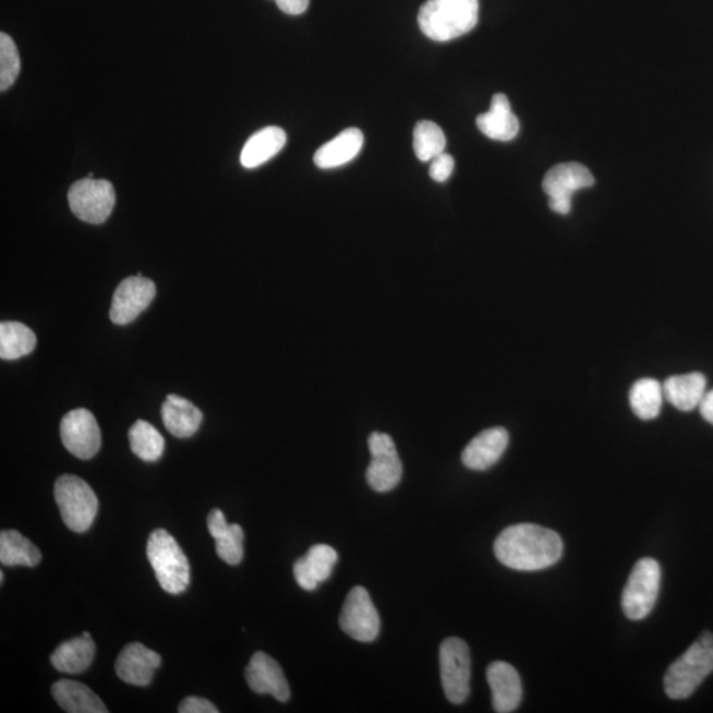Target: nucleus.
<instances>
[{
    "label": "nucleus",
    "mask_w": 713,
    "mask_h": 713,
    "mask_svg": "<svg viewBox=\"0 0 713 713\" xmlns=\"http://www.w3.org/2000/svg\"><path fill=\"white\" fill-rule=\"evenodd\" d=\"M494 554L516 571H541L560 560L563 542L553 530L533 523L515 524L498 535Z\"/></svg>",
    "instance_id": "f257e3e1"
},
{
    "label": "nucleus",
    "mask_w": 713,
    "mask_h": 713,
    "mask_svg": "<svg viewBox=\"0 0 713 713\" xmlns=\"http://www.w3.org/2000/svg\"><path fill=\"white\" fill-rule=\"evenodd\" d=\"M479 9V0H427L419 10V27L434 41L458 39L478 26Z\"/></svg>",
    "instance_id": "f03ea898"
},
{
    "label": "nucleus",
    "mask_w": 713,
    "mask_h": 713,
    "mask_svg": "<svg viewBox=\"0 0 713 713\" xmlns=\"http://www.w3.org/2000/svg\"><path fill=\"white\" fill-rule=\"evenodd\" d=\"M713 673V635L703 633L673 663L665 675V691L675 700L687 699Z\"/></svg>",
    "instance_id": "7ed1b4c3"
},
{
    "label": "nucleus",
    "mask_w": 713,
    "mask_h": 713,
    "mask_svg": "<svg viewBox=\"0 0 713 713\" xmlns=\"http://www.w3.org/2000/svg\"><path fill=\"white\" fill-rule=\"evenodd\" d=\"M147 558L152 563L162 591L179 594L190 585V561L168 531L159 529L149 535Z\"/></svg>",
    "instance_id": "20e7f679"
},
{
    "label": "nucleus",
    "mask_w": 713,
    "mask_h": 713,
    "mask_svg": "<svg viewBox=\"0 0 713 713\" xmlns=\"http://www.w3.org/2000/svg\"><path fill=\"white\" fill-rule=\"evenodd\" d=\"M55 499L62 521L74 533H85L97 517L99 503L96 493L83 479L73 474L56 480Z\"/></svg>",
    "instance_id": "39448f33"
},
{
    "label": "nucleus",
    "mask_w": 713,
    "mask_h": 713,
    "mask_svg": "<svg viewBox=\"0 0 713 713\" xmlns=\"http://www.w3.org/2000/svg\"><path fill=\"white\" fill-rule=\"evenodd\" d=\"M661 567L650 558L638 560L623 593V611L629 620H642L650 615L658 599Z\"/></svg>",
    "instance_id": "423d86ee"
},
{
    "label": "nucleus",
    "mask_w": 713,
    "mask_h": 713,
    "mask_svg": "<svg viewBox=\"0 0 713 713\" xmlns=\"http://www.w3.org/2000/svg\"><path fill=\"white\" fill-rule=\"evenodd\" d=\"M444 692L450 703H464L471 693V652L458 637L444 640L439 650Z\"/></svg>",
    "instance_id": "0eeeda50"
},
{
    "label": "nucleus",
    "mask_w": 713,
    "mask_h": 713,
    "mask_svg": "<svg viewBox=\"0 0 713 713\" xmlns=\"http://www.w3.org/2000/svg\"><path fill=\"white\" fill-rule=\"evenodd\" d=\"M68 203L81 221L99 225L111 215L116 205L114 186L108 180L86 178L76 181L68 192Z\"/></svg>",
    "instance_id": "6e6552de"
},
{
    "label": "nucleus",
    "mask_w": 713,
    "mask_h": 713,
    "mask_svg": "<svg viewBox=\"0 0 713 713\" xmlns=\"http://www.w3.org/2000/svg\"><path fill=\"white\" fill-rule=\"evenodd\" d=\"M594 184L590 170L580 162H561L546 173L543 179V191L549 198V208L558 215L566 216L571 212V200L575 193Z\"/></svg>",
    "instance_id": "1a4fd4ad"
},
{
    "label": "nucleus",
    "mask_w": 713,
    "mask_h": 713,
    "mask_svg": "<svg viewBox=\"0 0 713 713\" xmlns=\"http://www.w3.org/2000/svg\"><path fill=\"white\" fill-rule=\"evenodd\" d=\"M368 450L372 461L366 471L367 484L378 493L392 491L398 486L403 474L396 443L390 435L373 433L368 436Z\"/></svg>",
    "instance_id": "9d476101"
},
{
    "label": "nucleus",
    "mask_w": 713,
    "mask_h": 713,
    "mask_svg": "<svg viewBox=\"0 0 713 713\" xmlns=\"http://www.w3.org/2000/svg\"><path fill=\"white\" fill-rule=\"evenodd\" d=\"M340 627L359 642H373L379 635L380 621L371 594L364 587H354L342 605Z\"/></svg>",
    "instance_id": "9b49d317"
},
{
    "label": "nucleus",
    "mask_w": 713,
    "mask_h": 713,
    "mask_svg": "<svg viewBox=\"0 0 713 713\" xmlns=\"http://www.w3.org/2000/svg\"><path fill=\"white\" fill-rule=\"evenodd\" d=\"M62 444L73 456L89 460L101 449V430L89 410L76 409L62 418L60 424Z\"/></svg>",
    "instance_id": "f8f14e48"
},
{
    "label": "nucleus",
    "mask_w": 713,
    "mask_h": 713,
    "mask_svg": "<svg viewBox=\"0 0 713 713\" xmlns=\"http://www.w3.org/2000/svg\"><path fill=\"white\" fill-rule=\"evenodd\" d=\"M156 297V286L152 279L141 275L123 279L112 297L110 321L117 325L133 323L146 311Z\"/></svg>",
    "instance_id": "ddd939ff"
},
{
    "label": "nucleus",
    "mask_w": 713,
    "mask_h": 713,
    "mask_svg": "<svg viewBox=\"0 0 713 713\" xmlns=\"http://www.w3.org/2000/svg\"><path fill=\"white\" fill-rule=\"evenodd\" d=\"M245 678L247 685L259 696L274 697L285 703L291 697L290 685L283 670L273 656L264 652L255 653L246 667Z\"/></svg>",
    "instance_id": "4468645a"
},
{
    "label": "nucleus",
    "mask_w": 713,
    "mask_h": 713,
    "mask_svg": "<svg viewBox=\"0 0 713 713\" xmlns=\"http://www.w3.org/2000/svg\"><path fill=\"white\" fill-rule=\"evenodd\" d=\"M160 663V655L154 650L140 642H131L118 655L116 673L124 684L146 687L152 684L154 673Z\"/></svg>",
    "instance_id": "2eb2a0df"
},
{
    "label": "nucleus",
    "mask_w": 713,
    "mask_h": 713,
    "mask_svg": "<svg viewBox=\"0 0 713 713\" xmlns=\"http://www.w3.org/2000/svg\"><path fill=\"white\" fill-rule=\"evenodd\" d=\"M487 684L492 690L494 711L509 713L521 704L522 681L516 668L506 662H493L486 670Z\"/></svg>",
    "instance_id": "dca6fc26"
},
{
    "label": "nucleus",
    "mask_w": 713,
    "mask_h": 713,
    "mask_svg": "<svg viewBox=\"0 0 713 713\" xmlns=\"http://www.w3.org/2000/svg\"><path fill=\"white\" fill-rule=\"evenodd\" d=\"M508 444L509 434L505 428L485 430L466 447L461 455L462 464L472 471H486L503 458Z\"/></svg>",
    "instance_id": "f3484780"
},
{
    "label": "nucleus",
    "mask_w": 713,
    "mask_h": 713,
    "mask_svg": "<svg viewBox=\"0 0 713 713\" xmlns=\"http://www.w3.org/2000/svg\"><path fill=\"white\" fill-rule=\"evenodd\" d=\"M339 555L328 544H315L303 558L293 565L298 584L305 591H315L317 585L330 578Z\"/></svg>",
    "instance_id": "a211bd4d"
},
{
    "label": "nucleus",
    "mask_w": 713,
    "mask_h": 713,
    "mask_svg": "<svg viewBox=\"0 0 713 713\" xmlns=\"http://www.w3.org/2000/svg\"><path fill=\"white\" fill-rule=\"evenodd\" d=\"M478 128L493 141L510 142L519 133V121L511 111L509 98L503 93L492 98L491 109L475 119Z\"/></svg>",
    "instance_id": "6ab92c4d"
},
{
    "label": "nucleus",
    "mask_w": 713,
    "mask_h": 713,
    "mask_svg": "<svg viewBox=\"0 0 713 713\" xmlns=\"http://www.w3.org/2000/svg\"><path fill=\"white\" fill-rule=\"evenodd\" d=\"M208 530L216 541V553L230 566L240 565L243 559L245 534L240 524L228 523L220 509H213L208 516Z\"/></svg>",
    "instance_id": "aec40b11"
},
{
    "label": "nucleus",
    "mask_w": 713,
    "mask_h": 713,
    "mask_svg": "<svg viewBox=\"0 0 713 713\" xmlns=\"http://www.w3.org/2000/svg\"><path fill=\"white\" fill-rule=\"evenodd\" d=\"M203 412L190 400L174 396H168L161 406V419L166 428L173 436L184 439L195 435L203 422Z\"/></svg>",
    "instance_id": "412c9836"
},
{
    "label": "nucleus",
    "mask_w": 713,
    "mask_h": 713,
    "mask_svg": "<svg viewBox=\"0 0 713 713\" xmlns=\"http://www.w3.org/2000/svg\"><path fill=\"white\" fill-rule=\"evenodd\" d=\"M364 134L359 129H347L337 135L335 140L325 143L317 149L314 161L323 170L341 167L352 161L360 154L364 146Z\"/></svg>",
    "instance_id": "4be33fe9"
},
{
    "label": "nucleus",
    "mask_w": 713,
    "mask_h": 713,
    "mask_svg": "<svg viewBox=\"0 0 713 713\" xmlns=\"http://www.w3.org/2000/svg\"><path fill=\"white\" fill-rule=\"evenodd\" d=\"M52 696L62 710L69 713H108L101 698L80 681L61 679L52 686Z\"/></svg>",
    "instance_id": "5701e85b"
},
{
    "label": "nucleus",
    "mask_w": 713,
    "mask_h": 713,
    "mask_svg": "<svg viewBox=\"0 0 713 713\" xmlns=\"http://www.w3.org/2000/svg\"><path fill=\"white\" fill-rule=\"evenodd\" d=\"M663 396L667 402L680 411H692L699 408L706 392V379L702 373L674 375L665 380Z\"/></svg>",
    "instance_id": "b1692460"
},
{
    "label": "nucleus",
    "mask_w": 713,
    "mask_h": 713,
    "mask_svg": "<svg viewBox=\"0 0 713 713\" xmlns=\"http://www.w3.org/2000/svg\"><path fill=\"white\" fill-rule=\"evenodd\" d=\"M96 654V645L92 638L84 636L62 642L51 655L56 670L65 674H81L90 667Z\"/></svg>",
    "instance_id": "393cba45"
},
{
    "label": "nucleus",
    "mask_w": 713,
    "mask_h": 713,
    "mask_svg": "<svg viewBox=\"0 0 713 713\" xmlns=\"http://www.w3.org/2000/svg\"><path fill=\"white\" fill-rule=\"evenodd\" d=\"M287 135L277 126L266 128L255 133L246 142L241 154V165L245 168H256L265 165L285 147Z\"/></svg>",
    "instance_id": "a878e982"
},
{
    "label": "nucleus",
    "mask_w": 713,
    "mask_h": 713,
    "mask_svg": "<svg viewBox=\"0 0 713 713\" xmlns=\"http://www.w3.org/2000/svg\"><path fill=\"white\" fill-rule=\"evenodd\" d=\"M41 560L40 549L16 530L0 533V561L3 566L36 567Z\"/></svg>",
    "instance_id": "bb28decb"
},
{
    "label": "nucleus",
    "mask_w": 713,
    "mask_h": 713,
    "mask_svg": "<svg viewBox=\"0 0 713 713\" xmlns=\"http://www.w3.org/2000/svg\"><path fill=\"white\" fill-rule=\"evenodd\" d=\"M37 339L34 330L16 322L0 324V356L12 361L34 352Z\"/></svg>",
    "instance_id": "cd10ccee"
},
{
    "label": "nucleus",
    "mask_w": 713,
    "mask_h": 713,
    "mask_svg": "<svg viewBox=\"0 0 713 713\" xmlns=\"http://www.w3.org/2000/svg\"><path fill=\"white\" fill-rule=\"evenodd\" d=\"M663 399L662 385L652 378L637 380L629 396L631 410L642 421H653L660 415Z\"/></svg>",
    "instance_id": "c85d7f7f"
},
{
    "label": "nucleus",
    "mask_w": 713,
    "mask_h": 713,
    "mask_svg": "<svg viewBox=\"0 0 713 713\" xmlns=\"http://www.w3.org/2000/svg\"><path fill=\"white\" fill-rule=\"evenodd\" d=\"M129 439L131 450L143 461H158L165 452V437L146 421H136L129 431Z\"/></svg>",
    "instance_id": "c756f323"
},
{
    "label": "nucleus",
    "mask_w": 713,
    "mask_h": 713,
    "mask_svg": "<svg viewBox=\"0 0 713 713\" xmlns=\"http://www.w3.org/2000/svg\"><path fill=\"white\" fill-rule=\"evenodd\" d=\"M446 135L436 123L421 121L414 129V152L422 161H431L444 153Z\"/></svg>",
    "instance_id": "7c9ffc66"
},
{
    "label": "nucleus",
    "mask_w": 713,
    "mask_h": 713,
    "mask_svg": "<svg viewBox=\"0 0 713 713\" xmlns=\"http://www.w3.org/2000/svg\"><path fill=\"white\" fill-rule=\"evenodd\" d=\"M21 72L16 44L8 34H0V90H9Z\"/></svg>",
    "instance_id": "2f4dec72"
},
{
    "label": "nucleus",
    "mask_w": 713,
    "mask_h": 713,
    "mask_svg": "<svg viewBox=\"0 0 713 713\" xmlns=\"http://www.w3.org/2000/svg\"><path fill=\"white\" fill-rule=\"evenodd\" d=\"M455 168V160L449 154H440L431 160L430 177L436 183H444L450 178Z\"/></svg>",
    "instance_id": "473e14b6"
},
{
    "label": "nucleus",
    "mask_w": 713,
    "mask_h": 713,
    "mask_svg": "<svg viewBox=\"0 0 713 713\" xmlns=\"http://www.w3.org/2000/svg\"><path fill=\"white\" fill-rule=\"evenodd\" d=\"M180 713H218L217 706L204 698L190 697L179 705Z\"/></svg>",
    "instance_id": "72a5a7b5"
},
{
    "label": "nucleus",
    "mask_w": 713,
    "mask_h": 713,
    "mask_svg": "<svg viewBox=\"0 0 713 713\" xmlns=\"http://www.w3.org/2000/svg\"><path fill=\"white\" fill-rule=\"evenodd\" d=\"M275 2L287 15H302L310 5V0H275Z\"/></svg>",
    "instance_id": "f704fd0d"
},
{
    "label": "nucleus",
    "mask_w": 713,
    "mask_h": 713,
    "mask_svg": "<svg viewBox=\"0 0 713 713\" xmlns=\"http://www.w3.org/2000/svg\"><path fill=\"white\" fill-rule=\"evenodd\" d=\"M700 414H702L705 422L713 425V389L706 391L699 404Z\"/></svg>",
    "instance_id": "c9c22d12"
},
{
    "label": "nucleus",
    "mask_w": 713,
    "mask_h": 713,
    "mask_svg": "<svg viewBox=\"0 0 713 713\" xmlns=\"http://www.w3.org/2000/svg\"><path fill=\"white\" fill-rule=\"evenodd\" d=\"M3 581H4V573H3V572H0V583L3 584Z\"/></svg>",
    "instance_id": "e433bc0d"
},
{
    "label": "nucleus",
    "mask_w": 713,
    "mask_h": 713,
    "mask_svg": "<svg viewBox=\"0 0 713 713\" xmlns=\"http://www.w3.org/2000/svg\"><path fill=\"white\" fill-rule=\"evenodd\" d=\"M83 636H84L85 638H92L89 631H84Z\"/></svg>",
    "instance_id": "4c0bfd02"
}]
</instances>
